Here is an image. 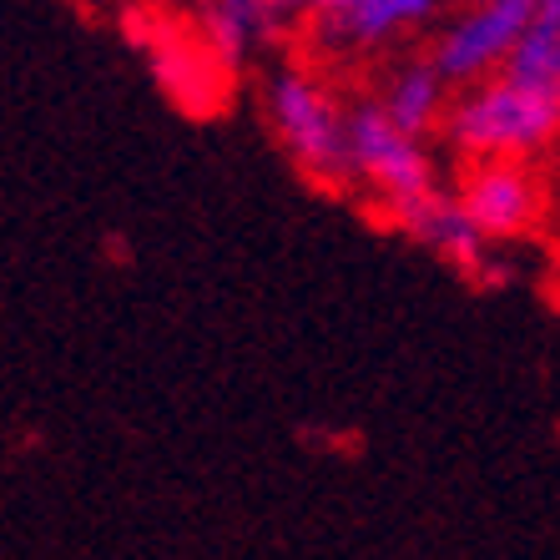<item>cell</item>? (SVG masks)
Returning a JSON list of instances; mask_svg holds the SVG:
<instances>
[{
	"label": "cell",
	"instance_id": "6da1fadb",
	"mask_svg": "<svg viewBox=\"0 0 560 560\" xmlns=\"http://www.w3.org/2000/svg\"><path fill=\"white\" fill-rule=\"evenodd\" d=\"M444 137L469 162H521L560 137V96L535 92L515 77H490L465 86V96L450 106Z\"/></svg>",
	"mask_w": 560,
	"mask_h": 560
},
{
	"label": "cell",
	"instance_id": "7a4b0ae2",
	"mask_svg": "<svg viewBox=\"0 0 560 560\" xmlns=\"http://www.w3.org/2000/svg\"><path fill=\"white\" fill-rule=\"evenodd\" d=\"M268 127L278 131V142L318 183H353V156H349V112H343L328 86L308 77V71H278L268 81Z\"/></svg>",
	"mask_w": 560,
	"mask_h": 560
},
{
	"label": "cell",
	"instance_id": "3957f363",
	"mask_svg": "<svg viewBox=\"0 0 560 560\" xmlns=\"http://www.w3.org/2000/svg\"><path fill=\"white\" fill-rule=\"evenodd\" d=\"M349 156H353V177L389 208L394 222L405 218L415 202L440 192L424 137H409L405 127H394V117L378 102H359L349 112Z\"/></svg>",
	"mask_w": 560,
	"mask_h": 560
},
{
	"label": "cell",
	"instance_id": "277c9868",
	"mask_svg": "<svg viewBox=\"0 0 560 560\" xmlns=\"http://www.w3.org/2000/svg\"><path fill=\"white\" fill-rule=\"evenodd\" d=\"M525 21H530V0H480V5H465V11L450 21V26L434 36V71L455 86H480L500 71L505 77L510 56L525 36Z\"/></svg>",
	"mask_w": 560,
	"mask_h": 560
},
{
	"label": "cell",
	"instance_id": "5b68a950",
	"mask_svg": "<svg viewBox=\"0 0 560 560\" xmlns=\"http://www.w3.org/2000/svg\"><path fill=\"white\" fill-rule=\"evenodd\" d=\"M147 61H152V77L167 86V96L197 117L218 112L222 96H228V66L208 51L202 36H187V31H147Z\"/></svg>",
	"mask_w": 560,
	"mask_h": 560
},
{
	"label": "cell",
	"instance_id": "8992f818",
	"mask_svg": "<svg viewBox=\"0 0 560 560\" xmlns=\"http://www.w3.org/2000/svg\"><path fill=\"white\" fill-rule=\"evenodd\" d=\"M459 202L490 243L521 237L540 218V187L521 162H475L459 187Z\"/></svg>",
	"mask_w": 560,
	"mask_h": 560
},
{
	"label": "cell",
	"instance_id": "52a82bcc",
	"mask_svg": "<svg viewBox=\"0 0 560 560\" xmlns=\"http://www.w3.org/2000/svg\"><path fill=\"white\" fill-rule=\"evenodd\" d=\"M399 228H405L415 243L434 248L440 258L469 268V273H480V268H485V243H490V237L475 228V218L465 212V202H459V197H444V192L424 197V202H415V208L399 218Z\"/></svg>",
	"mask_w": 560,
	"mask_h": 560
},
{
	"label": "cell",
	"instance_id": "ba28073f",
	"mask_svg": "<svg viewBox=\"0 0 560 560\" xmlns=\"http://www.w3.org/2000/svg\"><path fill=\"white\" fill-rule=\"evenodd\" d=\"M440 0H359L353 11L334 15V21H318L334 46H384V40L405 36V31H419L434 15Z\"/></svg>",
	"mask_w": 560,
	"mask_h": 560
},
{
	"label": "cell",
	"instance_id": "9c48e42d",
	"mask_svg": "<svg viewBox=\"0 0 560 560\" xmlns=\"http://www.w3.org/2000/svg\"><path fill=\"white\" fill-rule=\"evenodd\" d=\"M444 86L450 81L434 71V61H409L399 66L389 77V86H384V96H378V106L394 117V127H405L409 137H424V131H434L444 117H450V106H444Z\"/></svg>",
	"mask_w": 560,
	"mask_h": 560
},
{
	"label": "cell",
	"instance_id": "30bf717a",
	"mask_svg": "<svg viewBox=\"0 0 560 560\" xmlns=\"http://www.w3.org/2000/svg\"><path fill=\"white\" fill-rule=\"evenodd\" d=\"M505 77L560 96V0H530V21H525V36L510 56Z\"/></svg>",
	"mask_w": 560,
	"mask_h": 560
},
{
	"label": "cell",
	"instance_id": "8fae6325",
	"mask_svg": "<svg viewBox=\"0 0 560 560\" xmlns=\"http://www.w3.org/2000/svg\"><path fill=\"white\" fill-rule=\"evenodd\" d=\"M268 21H273V15L262 11V5H253V0H208L197 36L208 40V51L218 56L228 71H237V66L253 56V46L262 40Z\"/></svg>",
	"mask_w": 560,
	"mask_h": 560
},
{
	"label": "cell",
	"instance_id": "7c38bea8",
	"mask_svg": "<svg viewBox=\"0 0 560 560\" xmlns=\"http://www.w3.org/2000/svg\"><path fill=\"white\" fill-rule=\"evenodd\" d=\"M359 0H318L313 5V21H334V15H343V11H353Z\"/></svg>",
	"mask_w": 560,
	"mask_h": 560
},
{
	"label": "cell",
	"instance_id": "4fadbf2b",
	"mask_svg": "<svg viewBox=\"0 0 560 560\" xmlns=\"http://www.w3.org/2000/svg\"><path fill=\"white\" fill-rule=\"evenodd\" d=\"M253 5H262L268 15H283V11H303V0H253Z\"/></svg>",
	"mask_w": 560,
	"mask_h": 560
},
{
	"label": "cell",
	"instance_id": "5bb4252c",
	"mask_svg": "<svg viewBox=\"0 0 560 560\" xmlns=\"http://www.w3.org/2000/svg\"><path fill=\"white\" fill-rule=\"evenodd\" d=\"M313 5H318V0H303V11H313Z\"/></svg>",
	"mask_w": 560,
	"mask_h": 560
},
{
	"label": "cell",
	"instance_id": "9a60e30c",
	"mask_svg": "<svg viewBox=\"0 0 560 560\" xmlns=\"http://www.w3.org/2000/svg\"><path fill=\"white\" fill-rule=\"evenodd\" d=\"M469 5H480V0H469Z\"/></svg>",
	"mask_w": 560,
	"mask_h": 560
}]
</instances>
